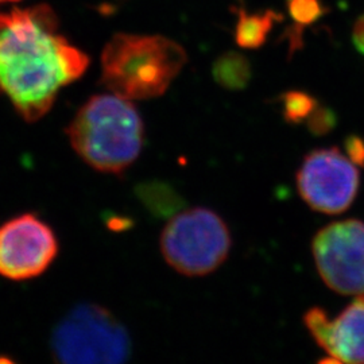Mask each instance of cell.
Wrapping results in <instances>:
<instances>
[{
	"label": "cell",
	"instance_id": "6da1fadb",
	"mask_svg": "<svg viewBox=\"0 0 364 364\" xmlns=\"http://www.w3.org/2000/svg\"><path fill=\"white\" fill-rule=\"evenodd\" d=\"M88 65V55L58 33L50 7L0 13V92L28 123L45 117Z\"/></svg>",
	"mask_w": 364,
	"mask_h": 364
},
{
	"label": "cell",
	"instance_id": "7a4b0ae2",
	"mask_svg": "<svg viewBox=\"0 0 364 364\" xmlns=\"http://www.w3.org/2000/svg\"><path fill=\"white\" fill-rule=\"evenodd\" d=\"M72 149L92 169L120 174L141 156L142 117L131 100L114 93L92 96L66 127Z\"/></svg>",
	"mask_w": 364,
	"mask_h": 364
},
{
	"label": "cell",
	"instance_id": "3957f363",
	"mask_svg": "<svg viewBox=\"0 0 364 364\" xmlns=\"http://www.w3.org/2000/svg\"><path fill=\"white\" fill-rule=\"evenodd\" d=\"M186 53L162 36L117 34L102 54V84L131 102L162 96L186 64Z\"/></svg>",
	"mask_w": 364,
	"mask_h": 364
},
{
	"label": "cell",
	"instance_id": "277c9868",
	"mask_svg": "<svg viewBox=\"0 0 364 364\" xmlns=\"http://www.w3.org/2000/svg\"><path fill=\"white\" fill-rule=\"evenodd\" d=\"M52 355L61 364H122L132 343L127 328L105 306L80 304L55 326Z\"/></svg>",
	"mask_w": 364,
	"mask_h": 364
},
{
	"label": "cell",
	"instance_id": "5b68a950",
	"mask_svg": "<svg viewBox=\"0 0 364 364\" xmlns=\"http://www.w3.org/2000/svg\"><path fill=\"white\" fill-rule=\"evenodd\" d=\"M161 252L173 270L204 277L218 270L232 246L225 221L208 208L188 209L174 216L161 234Z\"/></svg>",
	"mask_w": 364,
	"mask_h": 364
},
{
	"label": "cell",
	"instance_id": "8992f818",
	"mask_svg": "<svg viewBox=\"0 0 364 364\" xmlns=\"http://www.w3.org/2000/svg\"><path fill=\"white\" fill-rule=\"evenodd\" d=\"M317 272L326 287L346 296L364 294V223H331L313 237Z\"/></svg>",
	"mask_w": 364,
	"mask_h": 364
},
{
	"label": "cell",
	"instance_id": "52a82bcc",
	"mask_svg": "<svg viewBox=\"0 0 364 364\" xmlns=\"http://www.w3.org/2000/svg\"><path fill=\"white\" fill-rule=\"evenodd\" d=\"M302 200L316 212L338 215L351 207L359 191L356 165L338 147L317 149L304 158L297 176Z\"/></svg>",
	"mask_w": 364,
	"mask_h": 364
},
{
	"label": "cell",
	"instance_id": "ba28073f",
	"mask_svg": "<svg viewBox=\"0 0 364 364\" xmlns=\"http://www.w3.org/2000/svg\"><path fill=\"white\" fill-rule=\"evenodd\" d=\"M58 254L52 227L33 213L16 216L0 225V275L27 281L45 273Z\"/></svg>",
	"mask_w": 364,
	"mask_h": 364
},
{
	"label": "cell",
	"instance_id": "9c48e42d",
	"mask_svg": "<svg viewBox=\"0 0 364 364\" xmlns=\"http://www.w3.org/2000/svg\"><path fill=\"white\" fill-rule=\"evenodd\" d=\"M311 336L338 363H364V296H359L331 320L323 308H311L304 316Z\"/></svg>",
	"mask_w": 364,
	"mask_h": 364
},
{
	"label": "cell",
	"instance_id": "30bf717a",
	"mask_svg": "<svg viewBox=\"0 0 364 364\" xmlns=\"http://www.w3.org/2000/svg\"><path fill=\"white\" fill-rule=\"evenodd\" d=\"M282 19L284 16L273 10L260 14L240 11L235 30L236 43L243 49H258L267 41L274 25Z\"/></svg>",
	"mask_w": 364,
	"mask_h": 364
},
{
	"label": "cell",
	"instance_id": "8fae6325",
	"mask_svg": "<svg viewBox=\"0 0 364 364\" xmlns=\"http://www.w3.org/2000/svg\"><path fill=\"white\" fill-rule=\"evenodd\" d=\"M215 81L231 91L247 87L251 78V66L247 58L239 53L228 52L220 55L213 64Z\"/></svg>",
	"mask_w": 364,
	"mask_h": 364
},
{
	"label": "cell",
	"instance_id": "7c38bea8",
	"mask_svg": "<svg viewBox=\"0 0 364 364\" xmlns=\"http://www.w3.org/2000/svg\"><path fill=\"white\" fill-rule=\"evenodd\" d=\"M287 4L296 27L287 34L290 53H294L302 46L304 28L321 19L328 13V7L323 4V0H287Z\"/></svg>",
	"mask_w": 364,
	"mask_h": 364
},
{
	"label": "cell",
	"instance_id": "4fadbf2b",
	"mask_svg": "<svg viewBox=\"0 0 364 364\" xmlns=\"http://www.w3.org/2000/svg\"><path fill=\"white\" fill-rule=\"evenodd\" d=\"M284 119L290 124L305 122L313 109L317 107V100L312 95L302 91H289L279 96Z\"/></svg>",
	"mask_w": 364,
	"mask_h": 364
},
{
	"label": "cell",
	"instance_id": "5bb4252c",
	"mask_svg": "<svg viewBox=\"0 0 364 364\" xmlns=\"http://www.w3.org/2000/svg\"><path fill=\"white\" fill-rule=\"evenodd\" d=\"M338 124V115L326 105H318L313 109L312 114L306 119V127L316 136L329 134Z\"/></svg>",
	"mask_w": 364,
	"mask_h": 364
},
{
	"label": "cell",
	"instance_id": "9a60e30c",
	"mask_svg": "<svg viewBox=\"0 0 364 364\" xmlns=\"http://www.w3.org/2000/svg\"><path fill=\"white\" fill-rule=\"evenodd\" d=\"M344 150L353 165L364 169V138L350 135L344 142Z\"/></svg>",
	"mask_w": 364,
	"mask_h": 364
},
{
	"label": "cell",
	"instance_id": "2e32d148",
	"mask_svg": "<svg viewBox=\"0 0 364 364\" xmlns=\"http://www.w3.org/2000/svg\"><path fill=\"white\" fill-rule=\"evenodd\" d=\"M352 42L355 49L364 54V15L359 16L353 25L352 31Z\"/></svg>",
	"mask_w": 364,
	"mask_h": 364
},
{
	"label": "cell",
	"instance_id": "e0dca14e",
	"mask_svg": "<svg viewBox=\"0 0 364 364\" xmlns=\"http://www.w3.org/2000/svg\"><path fill=\"white\" fill-rule=\"evenodd\" d=\"M3 1H16V0H0V3H3Z\"/></svg>",
	"mask_w": 364,
	"mask_h": 364
}]
</instances>
